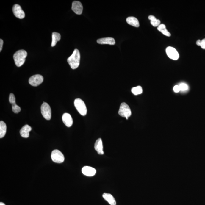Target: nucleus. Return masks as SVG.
<instances>
[{
    "mask_svg": "<svg viewBox=\"0 0 205 205\" xmlns=\"http://www.w3.org/2000/svg\"><path fill=\"white\" fill-rule=\"evenodd\" d=\"M80 57V54L79 50L75 49L72 55L67 59V62L72 69H75L79 67Z\"/></svg>",
    "mask_w": 205,
    "mask_h": 205,
    "instance_id": "1",
    "label": "nucleus"
},
{
    "mask_svg": "<svg viewBox=\"0 0 205 205\" xmlns=\"http://www.w3.org/2000/svg\"><path fill=\"white\" fill-rule=\"evenodd\" d=\"M27 55L25 50H20L17 51L13 55L15 64L18 67H21L24 64Z\"/></svg>",
    "mask_w": 205,
    "mask_h": 205,
    "instance_id": "2",
    "label": "nucleus"
},
{
    "mask_svg": "<svg viewBox=\"0 0 205 205\" xmlns=\"http://www.w3.org/2000/svg\"><path fill=\"white\" fill-rule=\"evenodd\" d=\"M74 105L77 110L82 116L86 115L87 113L86 104L83 100L80 98H77L74 101Z\"/></svg>",
    "mask_w": 205,
    "mask_h": 205,
    "instance_id": "3",
    "label": "nucleus"
},
{
    "mask_svg": "<svg viewBox=\"0 0 205 205\" xmlns=\"http://www.w3.org/2000/svg\"><path fill=\"white\" fill-rule=\"evenodd\" d=\"M118 114L120 116L126 118V119L132 115L131 110L129 105L126 103H122L120 107Z\"/></svg>",
    "mask_w": 205,
    "mask_h": 205,
    "instance_id": "4",
    "label": "nucleus"
},
{
    "mask_svg": "<svg viewBox=\"0 0 205 205\" xmlns=\"http://www.w3.org/2000/svg\"><path fill=\"white\" fill-rule=\"evenodd\" d=\"M41 113L43 116L47 120H50L51 118V110L49 104L43 102L41 107Z\"/></svg>",
    "mask_w": 205,
    "mask_h": 205,
    "instance_id": "5",
    "label": "nucleus"
},
{
    "mask_svg": "<svg viewBox=\"0 0 205 205\" xmlns=\"http://www.w3.org/2000/svg\"><path fill=\"white\" fill-rule=\"evenodd\" d=\"M51 158L53 162L57 163H63L65 159L64 155L58 150H54L52 151Z\"/></svg>",
    "mask_w": 205,
    "mask_h": 205,
    "instance_id": "6",
    "label": "nucleus"
},
{
    "mask_svg": "<svg viewBox=\"0 0 205 205\" xmlns=\"http://www.w3.org/2000/svg\"><path fill=\"white\" fill-rule=\"evenodd\" d=\"M43 77L42 75H35L32 76L29 79V83L31 86L37 87L41 84L43 82Z\"/></svg>",
    "mask_w": 205,
    "mask_h": 205,
    "instance_id": "7",
    "label": "nucleus"
},
{
    "mask_svg": "<svg viewBox=\"0 0 205 205\" xmlns=\"http://www.w3.org/2000/svg\"><path fill=\"white\" fill-rule=\"evenodd\" d=\"M166 53L169 58L172 60H177L179 57V55L174 48L172 47H168L166 49Z\"/></svg>",
    "mask_w": 205,
    "mask_h": 205,
    "instance_id": "8",
    "label": "nucleus"
},
{
    "mask_svg": "<svg viewBox=\"0 0 205 205\" xmlns=\"http://www.w3.org/2000/svg\"><path fill=\"white\" fill-rule=\"evenodd\" d=\"M13 12L15 16L19 19L24 18L25 16L24 11L22 9L21 7L18 4H15L13 5Z\"/></svg>",
    "mask_w": 205,
    "mask_h": 205,
    "instance_id": "9",
    "label": "nucleus"
},
{
    "mask_svg": "<svg viewBox=\"0 0 205 205\" xmlns=\"http://www.w3.org/2000/svg\"><path fill=\"white\" fill-rule=\"evenodd\" d=\"M9 102L12 104V111L15 113L18 114L21 110V108L16 104V98L15 95L11 93L9 97Z\"/></svg>",
    "mask_w": 205,
    "mask_h": 205,
    "instance_id": "10",
    "label": "nucleus"
},
{
    "mask_svg": "<svg viewBox=\"0 0 205 205\" xmlns=\"http://www.w3.org/2000/svg\"><path fill=\"white\" fill-rule=\"evenodd\" d=\"M71 9L75 13L78 15L82 14L83 11V6L82 3L78 1H74L72 3Z\"/></svg>",
    "mask_w": 205,
    "mask_h": 205,
    "instance_id": "11",
    "label": "nucleus"
},
{
    "mask_svg": "<svg viewBox=\"0 0 205 205\" xmlns=\"http://www.w3.org/2000/svg\"><path fill=\"white\" fill-rule=\"evenodd\" d=\"M82 172L83 174L87 176L92 177L96 174V169L90 166H85L82 168Z\"/></svg>",
    "mask_w": 205,
    "mask_h": 205,
    "instance_id": "12",
    "label": "nucleus"
},
{
    "mask_svg": "<svg viewBox=\"0 0 205 205\" xmlns=\"http://www.w3.org/2000/svg\"><path fill=\"white\" fill-rule=\"evenodd\" d=\"M62 119L65 125L68 127H71L72 126L73 120L72 117L69 114L65 113L63 114Z\"/></svg>",
    "mask_w": 205,
    "mask_h": 205,
    "instance_id": "13",
    "label": "nucleus"
},
{
    "mask_svg": "<svg viewBox=\"0 0 205 205\" xmlns=\"http://www.w3.org/2000/svg\"><path fill=\"white\" fill-rule=\"evenodd\" d=\"M97 43L100 44H108L114 45L115 42V39L112 37H106L100 38L97 40Z\"/></svg>",
    "mask_w": 205,
    "mask_h": 205,
    "instance_id": "14",
    "label": "nucleus"
},
{
    "mask_svg": "<svg viewBox=\"0 0 205 205\" xmlns=\"http://www.w3.org/2000/svg\"><path fill=\"white\" fill-rule=\"evenodd\" d=\"M31 130V126L28 125H25L20 131L21 136L24 138H28L29 137V132Z\"/></svg>",
    "mask_w": 205,
    "mask_h": 205,
    "instance_id": "15",
    "label": "nucleus"
},
{
    "mask_svg": "<svg viewBox=\"0 0 205 205\" xmlns=\"http://www.w3.org/2000/svg\"><path fill=\"white\" fill-rule=\"evenodd\" d=\"M95 149L97 151L98 154L99 155H103L104 152L103 151L102 141L101 138H98L96 141L94 145Z\"/></svg>",
    "mask_w": 205,
    "mask_h": 205,
    "instance_id": "16",
    "label": "nucleus"
},
{
    "mask_svg": "<svg viewBox=\"0 0 205 205\" xmlns=\"http://www.w3.org/2000/svg\"><path fill=\"white\" fill-rule=\"evenodd\" d=\"M103 197L111 205H116V201L111 194L105 193L103 194Z\"/></svg>",
    "mask_w": 205,
    "mask_h": 205,
    "instance_id": "17",
    "label": "nucleus"
},
{
    "mask_svg": "<svg viewBox=\"0 0 205 205\" xmlns=\"http://www.w3.org/2000/svg\"><path fill=\"white\" fill-rule=\"evenodd\" d=\"M126 21L128 24L133 26L136 27L140 26V23H139L138 20L135 17H133V16L129 17L126 18Z\"/></svg>",
    "mask_w": 205,
    "mask_h": 205,
    "instance_id": "18",
    "label": "nucleus"
},
{
    "mask_svg": "<svg viewBox=\"0 0 205 205\" xmlns=\"http://www.w3.org/2000/svg\"><path fill=\"white\" fill-rule=\"evenodd\" d=\"M61 38V35L58 33L54 32L52 33V42L51 46H55L57 42L60 41Z\"/></svg>",
    "mask_w": 205,
    "mask_h": 205,
    "instance_id": "19",
    "label": "nucleus"
},
{
    "mask_svg": "<svg viewBox=\"0 0 205 205\" xmlns=\"http://www.w3.org/2000/svg\"><path fill=\"white\" fill-rule=\"evenodd\" d=\"M7 131L6 124L3 121L0 122V138H2L5 137Z\"/></svg>",
    "mask_w": 205,
    "mask_h": 205,
    "instance_id": "20",
    "label": "nucleus"
},
{
    "mask_svg": "<svg viewBox=\"0 0 205 205\" xmlns=\"http://www.w3.org/2000/svg\"><path fill=\"white\" fill-rule=\"evenodd\" d=\"M158 30L161 32L164 35L168 37H170L171 34L166 29V26L164 24H161L159 25L157 28Z\"/></svg>",
    "mask_w": 205,
    "mask_h": 205,
    "instance_id": "21",
    "label": "nucleus"
},
{
    "mask_svg": "<svg viewBox=\"0 0 205 205\" xmlns=\"http://www.w3.org/2000/svg\"><path fill=\"white\" fill-rule=\"evenodd\" d=\"M148 18L151 21V24L154 27H158L160 24V21L156 19L154 16L150 15L148 16Z\"/></svg>",
    "mask_w": 205,
    "mask_h": 205,
    "instance_id": "22",
    "label": "nucleus"
},
{
    "mask_svg": "<svg viewBox=\"0 0 205 205\" xmlns=\"http://www.w3.org/2000/svg\"><path fill=\"white\" fill-rule=\"evenodd\" d=\"M132 92L134 95L141 94L143 93V89L141 86H137L132 89Z\"/></svg>",
    "mask_w": 205,
    "mask_h": 205,
    "instance_id": "23",
    "label": "nucleus"
},
{
    "mask_svg": "<svg viewBox=\"0 0 205 205\" xmlns=\"http://www.w3.org/2000/svg\"><path fill=\"white\" fill-rule=\"evenodd\" d=\"M179 86L181 90L182 91H185L188 89V85L185 83H181Z\"/></svg>",
    "mask_w": 205,
    "mask_h": 205,
    "instance_id": "24",
    "label": "nucleus"
},
{
    "mask_svg": "<svg viewBox=\"0 0 205 205\" xmlns=\"http://www.w3.org/2000/svg\"><path fill=\"white\" fill-rule=\"evenodd\" d=\"M173 90H174L175 93H178L181 91V89H180L179 86L178 85H176L173 88Z\"/></svg>",
    "mask_w": 205,
    "mask_h": 205,
    "instance_id": "25",
    "label": "nucleus"
},
{
    "mask_svg": "<svg viewBox=\"0 0 205 205\" xmlns=\"http://www.w3.org/2000/svg\"><path fill=\"white\" fill-rule=\"evenodd\" d=\"M201 47L202 49H205V38L202 40Z\"/></svg>",
    "mask_w": 205,
    "mask_h": 205,
    "instance_id": "26",
    "label": "nucleus"
},
{
    "mask_svg": "<svg viewBox=\"0 0 205 205\" xmlns=\"http://www.w3.org/2000/svg\"><path fill=\"white\" fill-rule=\"evenodd\" d=\"M3 40L2 39H0V51H1L2 49L3 45Z\"/></svg>",
    "mask_w": 205,
    "mask_h": 205,
    "instance_id": "27",
    "label": "nucleus"
},
{
    "mask_svg": "<svg viewBox=\"0 0 205 205\" xmlns=\"http://www.w3.org/2000/svg\"><path fill=\"white\" fill-rule=\"evenodd\" d=\"M201 41L200 40H198L197 41L196 45L198 46H201Z\"/></svg>",
    "mask_w": 205,
    "mask_h": 205,
    "instance_id": "28",
    "label": "nucleus"
},
{
    "mask_svg": "<svg viewBox=\"0 0 205 205\" xmlns=\"http://www.w3.org/2000/svg\"><path fill=\"white\" fill-rule=\"evenodd\" d=\"M0 205H5V204L3 203H0Z\"/></svg>",
    "mask_w": 205,
    "mask_h": 205,
    "instance_id": "29",
    "label": "nucleus"
}]
</instances>
